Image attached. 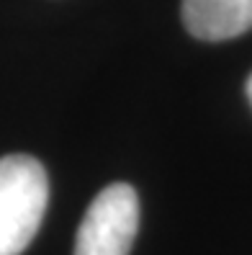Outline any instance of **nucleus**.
Segmentation results:
<instances>
[{
	"label": "nucleus",
	"instance_id": "nucleus-3",
	"mask_svg": "<svg viewBox=\"0 0 252 255\" xmlns=\"http://www.w3.org/2000/svg\"><path fill=\"white\" fill-rule=\"evenodd\" d=\"M183 23L201 41H227L252 28V0H183Z\"/></svg>",
	"mask_w": 252,
	"mask_h": 255
},
{
	"label": "nucleus",
	"instance_id": "nucleus-2",
	"mask_svg": "<svg viewBox=\"0 0 252 255\" xmlns=\"http://www.w3.org/2000/svg\"><path fill=\"white\" fill-rule=\"evenodd\" d=\"M139 227V199L129 183L106 186L80 222L75 255H129Z\"/></svg>",
	"mask_w": 252,
	"mask_h": 255
},
{
	"label": "nucleus",
	"instance_id": "nucleus-1",
	"mask_svg": "<svg viewBox=\"0 0 252 255\" xmlns=\"http://www.w3.org/2000/svg\"><path fill=\"white\" fill-rule=\"evenodd\" d=\"M47 204L49 181L36 157H0V255H21L31 245Z\"/></svg>",
	"mask_w": 252,
	"mask_h": 255
},
{
	"label": "nucleus",
	"instance_id": "nucleus-4",
	"mask_svg": "<svg viewBox=\"0 0 252 255\" xmlns=\"http://www.w3.org/2000/svg\"><path fill=\"white\" fill-rule=\"evenodd\" d=\"M247 96H250V101H252V75H250V80H247Z\"/></svg>",
	"mask_w": 252,
	"mask_h": 255
}]
</instances>
